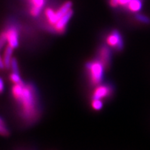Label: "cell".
Instances as JSON below:
<instances>
[{"label":"cell","instance_id":"cell-1","mask_svg":"<svg viewBox=\"0 0 150 150\" xmlns=\"http://www.w3.org/2000/svg\"><path fill=\"white\" fill-rule=\"evenodd\" d=\"M12 91L15 98L22 105L23 117L27 120L33 119L37 114V104L32 86L15 84Z\"/></svg>","mask_w":150,"mask_h":150},{"label":"cell","instance_id":"cell-2","mask_svg":"<svg viewBox=\"0 0 150 150\" xmlns=\"http://www.w3.org/2000/svg\"><path fill=\"white\" fill-rule=\"evenodd\" d=\"M86 67L90 72V77L94 85L99 84L102 81L104 74V66L99 61L91 62L86 65Z\"/></svg>","mask_w":150,"mask_h":150},{"label":"cell","instance_id":"cell-3","mask_svg":"<svg viewBox=\"0 0 150 150\" xmlns=\"http://www.w3.org/2000/svg\"><path fill=\"white\" fill-rule=\"evenodd\" d=\"M107 43L110 46L121 50L123 48V40L120 33L116 30H114L107 38Z\"/></svg>","mask_w":150,"mask_h":150},{"label":"cell","instance_id":"cell-4","mask_svg":"<svg viewBox=\"0 0 150 150\" xmlns=\"http://www.w3.org/2000/svg\"><path fill=\"white\" fill-rule=\"evenodd\" d=\"M99 61L102 63L105 68L109 67L111 61V52L110 49L106 45H102L99 52Z\"/></svg>","mask_w":150,"mask_h":150},{"label":"cell","instance_id":"cell-5","mask_svg":"<svg viewBox=\"0 0 150 150\" xmlns=\"http://www.w3.org/2000/svg\"><path fill=\"white\" fill-rule=\"evenodd\" d=\"M72 15L73 11L71 9V10L69 11L66 14L64 15L63 17H61V18L54 24L56 31H57L59 33L64 32L65 27H66L67 22H69V20H70L71 18H72Z\"/></svg>","mask_w":150,"mask_h":150},{"label":"cell","instance_id":"cell-6","mask_svg":"<svg viewBox=\"0 0 150 150\" xmlns=\"http://www.w3.org/2000/svg\"><path fill=\"white\" fill-rule=\"evenodd\" d=\"M6 34L8 45L13 49L16 48L18 46V33L17 29L14 27H11L7 30Z\"/></svg>","mask_w":150,"mask_h":150},{"label":"cell","instance_id":"cell-7","mask_svg":"<svg viewBox=\"0 0 150 150\" xmlns=\"http://www.w3.org/2000/svg\"><path fill=\"white\" fill-rule=\"evenodd\" d=\"M110 87L106 86H101L97 88L93 94V99H101L104 97L108 96L110 94Z\"/></svg>","mask_w":150,"mask_h":150},{"label":"cell","instance_id":"cell-8","mask_svg":"<svg viewBox=\"0 0 150 150\" xmlns=\"http://www.w3.org/2000/svg\"><path fill=\"white\" fill-rule=\"evenodd\" d=\"M31 1L32 2L31 13L33 16H38L40 14L41 9L45 4V0H31Z\"/></svg>","mask_w":150,"mask_h":150},{"label":"cell","instance_id":"cell-9","mask_svg":"<svg viewBox=\"0 0 150 150\" xmlns=\"http://www.w3.org/2000/svg\"><path fill=\"white\" fill-rule=\"evenodd\" d=\"M72 3L70 1H67L65 4H63L61 8L56 12V20L58 21L61 17H63L64 15L66 14L69 11H70L71 8H72Z\"/></svg>","mask_w":150,"mask_h":150},{"label":"cell","instance_id":"cell-10","mask_svg":"<svg viewBox=\"0 0 150 150\" xmlns=\"http://www.w3.org/2000/svg\"><path fill=\"white\" fill-rule=\"evenodd\" d=\"M13 50V48H12L11 46L8 45L6 47L4 53L3 61L4 63V66L5 67H6V68L10 67L11 61V59H12Z\"/></svg>","mask_w":150,"mask_h":150},{"label":"cell","instance_id":"cell-11","mask_svg":"<svg viewBox=\"0 0 150 150\" xmlns=\"http://www.w3.org/2000/svg\"><path fill=\"white\" fill-rule=\"evenodd\" d=\"M127 4H128L129 10L133 12H137V11H140L142 7L141 1L140 0H131Z\"/></svg>","mask_w":150,"mask_h":150},{"label":"cell","instance_id":"cell-12","mask_svg":"<svg viewBox=\"0 0 150 150\" xmlns=\"http://www.w3.org/2000/svg\"><path fill=\"white\" fill-rule=\"evenodd\" d=\"M45 15L49 22L52 24H54L57 22L56 18V12L51 8H47L45 10Z\"/></svg>","mask_w":150,"mask_h":150},{"label":"cell","instance_id":"cell-13","mask_svg":"<svg viewBox=\"0 0 150 150\" xmlns=\"http://www.w3.org/2000/svg\"><path fill=\"white\" fill-rule=\"evenodd\" d=\"M11 80L12 81L13 83H14L15 84H22L23 82L21 80V78H20V75H19V73H16V72H13L12 74H11L10 76Z\"/></svg>","mask_w":150,"mask_h":150},{"label":"cell","instance_id":"cell-14","mask_svg":"<svg viewBox=\"0 0 150 150\" xmlns=\"http://www.w3.org/2000/svg\"><path fill=\"white\" fill-rule=\"evenodd\" d=\"M136 19L138 22H142V23L149 24H150V19L147 16L142 14H137L136 16Z\"/></svg>","mask_w":150,"mask_h":150},{"label":"cell","instance_id":"cell-15","mask_svg":"<svg viewBox=\"0 0 150 150\" xmlns=\"http://www.w3.org/2000/svg\"><path fill=\"white\" fill-rule=\"evenodd\" d=\"M92 106H93V108L94 109L96 110H99L102 109L103 104L101 101V99H93V103H92Z\"/></svg>","mask_w":150,"mask_h":150},{"label":"cell","instance_id":"cell-16","mask_svg":"<svg viewBox=\"0 0 150 150\" xmlns=\"http://www.w3.org/2000/svg\"><path fill=\"white\" fill-rule=\"evenodd\" d=\"M10 67L12 69L13 72H16V73H19V70H18V61H17L16 59L15 58H13L11 59V65Z\"/></svg>","mask_w":150,"mask_h":150},{"label":"cell","instance_id":"cell-17","mask_svg":"<svg viewBox=\"0 0 150 150\" xmlns=\"http://www.w3.org/2000/svg\"><path fill=\"white\" fill-rule=\"evenodd\" d=\"M0 135L2 136H7L9 135V131L5 127L4 124H0Z\"/></svg>","mask_w":150,"mask_h":150},{"label":"cell","instance_id":"cell-18","mask_svg":"<svg viewBox=\"0 0 150 150\" xmlns=\"http://www.w3.org/2000/svg\"><path fill=\"white\" fill-rule=\"evenodd\" d=\"M7 42V38L6 33H2L0 35V50L4 46L5 43Z\"/></svg>","mask_w":150,"mask_h":150},{"label":"cell","instance_id":"cell-19","mask_svg":"<svg viewBox=\"0 0 150 150\" xmlns=\"http://www.w3.org/2000/svg\"><path fill=\"white\" fill-rule=\"evenodd\" d=\"M110 4L112 7H116L120 4V0H110Z\"/></svg>","mask_w":150,"mask_h":150},{"label":"cell","instance_id":"cell-20","mask_svg":"<svg viewBox=\"0 0 150 150\" xmlns=\"http://www.w3.org/2000/svg\"><path fill=\"white\" fill-rule=\"evenodd\" d=\"M4 81L2 79L0 78V93H1L4 91Z\"/></svg>","mask_w":150,"mask_h":150},{"label":"cell","instance_id":"cell-21","mask_svg":"<svg viewBox=\"0 0 150 150\" xmlns=\"http://www.w3.org/2000/svg\"><path fill=\"white\" fill-rule=\"evenodd\" d=\"M131 0H120V5H126L129 3Z\"/></svg>","mask_w":150,"mask_h":150},{"label":"cell","instance_id":"cell-22","mask_svg":"<svg viewBox=\"0 0 150 150\" xmlns=\"http://www.w3.org/2000/svg\"><path fill=\"white\" fill-rule=\"evenodd\" d=\"M4 67H5V66H4V63L3 59L0 56V69H3Z\"/></svg>","mask_w":150,"mask_h":150},{"label":"cell","instance_id":"cell-23","mask_svg":"<svg viewBox=\"0 0 150 150\" xmlns=\"http://www.w3.org/2000/svg\"><path fill=\"white\" fill-rule=\"evenodd\" d=\"M0 124H4V121H3V120L1 119V117H0Z\"/></svg>","mask_w":150,"mask_h":150}]
</instances>
